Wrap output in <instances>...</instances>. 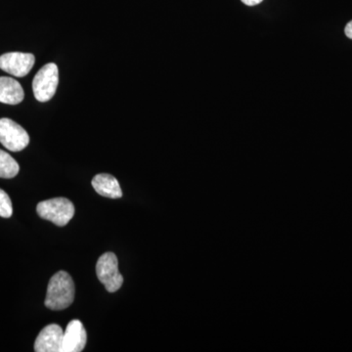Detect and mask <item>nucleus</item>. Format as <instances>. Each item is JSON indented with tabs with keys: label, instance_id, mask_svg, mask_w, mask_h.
I'll return each mask as SVG.
<instances>
[{
	"label": "nucleus",
	"instance_id": "1",
	"mask_svg": "<svg viewBox=\"0 0 352 352\" xmlns=\"http://www.w3.org/2000/svg\"><path fill=\"white\" fill-rule=\"evenodd\" d=\"M75 283L66 271L53 275L48 283L45 307L51 310H64L75 300Z\"/></svg>",
	"mask_w": 352,
	"mask_h": 352
},
{
	"label": "nucleus",
	"instance_id": "2",
	"mask_svg": "<svg viewBox=\"0 0 352 352\" xmlns=\"http://www.w3.org/2000/svg\"><path fill=\"white\" fill-rule=\"evenodd\" d=\"M36 212L41 219L53 222L58 226H65L73 219L75 207L68 199L55 198L41 201L36 207Z\"/></svg>",
	"mask_w": 352,
	"mask_h": 352
},
{
	"label": "nucleus",
	"instance_id": "3",
	"mask_svg": "<svg viewBox=\"0 0 352 352\" xmlns=\"http://www.w3.org/2000/svg\"><path fill=\"white\" fill-rule=\"evenodd\" d=\"M59 83V69L57 65H44L32 80V91L39 102L50 101L56 94Z\"/></svg>",
	"mask_w": 352,
	"mask_h": 352
},
{
	"label": "nucleus",
	"instance_id": "4",
	"mask_svg": "<svg viewBox=\"0 0 352 352\" xmlns=\"http://www.w3.org/2000/svg\"><path fill=\"white\" fill-rule=\"evenodd\" d=\"M96 274L109 293L119 291L124 283V277L119 271L118 258L113 252L102 254L96 263Z\"/></svg>",
	"mask_w": 352,
	"mask_h": 352
},
{
	"label": "nucleus",
	"instance_id": "5",
	"mask_svg": "<svg viewBox=\"0 0 352 352\" xmlns=\"http://www.w3.org/2000/svg\"><path fill=\"white\" fill-rule=\"evenodd\" d=\"M0 143L9 151L20 152L30 143L28 132L14 120L0 119Z\"/></svg>",
	"mask_w": 352,
	"mask_h": 352
},
{
	"label": "nucleus",
	"instance_id": "6",
	"mask_svg": "<svg viewBox=\"0 0 352 352\" xmlns=\"http://www.w3.org/2000/svg\"><path fill=\"white\" fill-rule=\"evenodd\" d=\"M36 58L31 53L9 52L0 56V69L17 78L31 72Z\"/></svg>",
	"mask_w": 352,
	"mask_h": 352
},
{
	"label": "nucleus",
	"instance_id": "7",
	"mask_svg": "<svg viewBox=\"0 0 352 352\" xmlns=\"http://www.w3.org/2000/svg\"><path fill=\"white\" fill-rule=\"evenodd\" d=\"M64 332L57 324L46 326L38 333L34 342V351L62 352Z\"/></svg>",
	"mask_w": 352,
	"mask_h": 352
},
{
	"label": "nucleus",
	"instance_id": "8",
	"mask_svg": "<svg viewBox=\"0 0 352 352\" xmlns=\"http://www.w3.org/2000/svg\"><path fill=\"white\" fill-rule=\"evenodd\" d=\"M87 331L80 320H72L63 335L62 352H80L87 346Z\"/></svg>",
	"mask_w": 352,
	"mask_h": 352
},
{
	"label": "nucleus",
	"instance_id": "9",
	"mask_svg": "<svg viewBox=\"0 0 352 352\" xmlns=\"http://www.w3.org/2000/svg\"><path fill=\"white\" fill-rule=\"evenodd\" d=\"M22 85L14 78L0 76V102L8 105H17L24 100Z\"/></svg>",
	"mask_w": 352,
	"mask_h": 352
},
{
	"label": "nucleus",
	"instance_id": "10",
	"mask_svg": "<svg viewBox=\"0 0 352 352\" xmlns=\"http://www.w3.org/2000/svg\"><path fill=\"white\" fill-rule=\"evenodd\" d=\"M92 186L99 195L110 199H119L122 196V188L117 178L107 173L97 175L92 179Z\"/></svg>",
	"mask_w": 352,
	"mask_h": 352
},
{
	"label": "nucleus",
	"instance_id": "11",
	"mask_svg": "<svg viewBox=\"0 0 352 352\" xmlns=\"http://www.w3.org/2000/svg\"><path fill=\"white\" fill-rule=\"evenodd\" d=\"M19 164L8 153L0 150V177L13 178L19 173Z\"/></svg>",
	"mask_w": 352,
	"mask_h": 352
},
{
	"label": "nucleus",
	"instance_id": "12",
	"mask_svg": "<svg viewBox=\"0 0 352 352\" xmlns=\"http://www.w3.org/2000/svg\"><path fill=\"white\" fill-rule=\"evenodd\" d=\"M13 214L12 201L6 192L0 189V217L9 219Z\"/></svg>",
	"mask_w": 352,
	"mask_h": 352
},
{
	"label": "nucleus",
	"instance_id": "13",
	"mask_svg": "<svg viewBox=\"0 0 352 352\" xmlns=\"http://www.w3.org/2000/svg\"><path fill=\"white\" fill-rule=\"evenodd\" d=\"M241 1L248 6H258V4L261 3L263 0H241Z\"/></svg>",
	"mask_w": 352,
	"mask_h": 352
},
{
	"label": "nucleus",
	"instance_id": "14",
	"mask_svg": "<svg viewBox=\"0 0 352 352\" xmlns=\"http://www.w3.org/2000/svg\"><path fill=\"white\" fill-rule=\"evenodd\" d=\"M344 32H346L347 38L352 39V21L346 25Z\"/></svg>",
	"mask_w": 352,
	"mask_h": 352
}]
</instances>
